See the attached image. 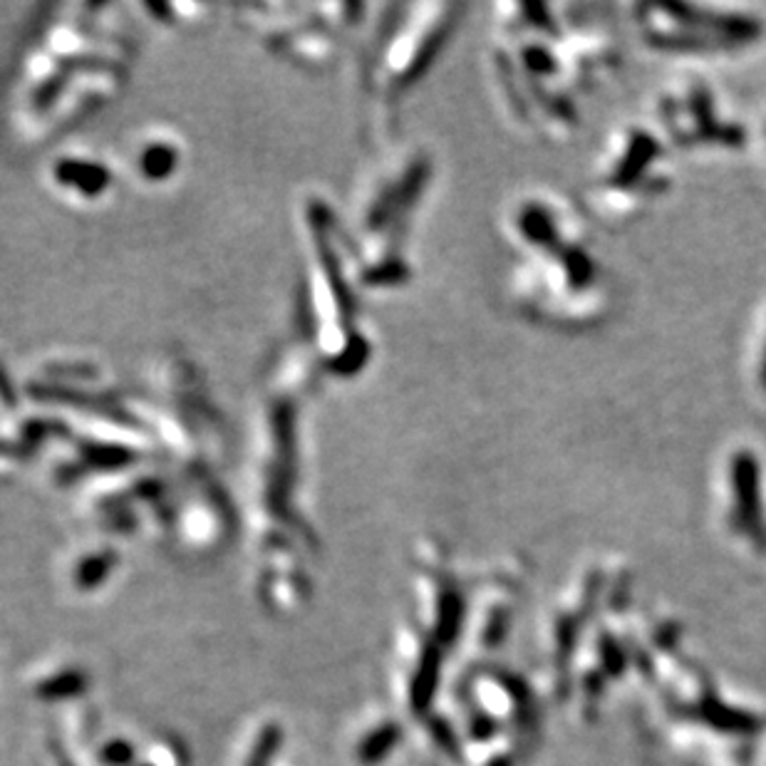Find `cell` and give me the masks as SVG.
Listing matches in <instances>:
<instances>
[{
	"label": "cell",
	"instance_id": "18",
	"mask_svg": "<svg viewBox=\"0 0 766 766\" xmlns=\"http://www.w3.org/2000/svg\"><path fill=\"white\" fill-rule=\"evenodd\" d=\"M279 744H281V729L279 727L265 729L261 742L256 744L254 756H251V762H248V766H269L275 750H279Z\"/></svg>",
	"mask_w": 766,
	"mask_h": 766
},
{
	"label": "cell",
	"instance_id": "3",
	"mask_svg": "<svg viewBox=\"0 0 766 766\" xmlns=\"http://www.w3.org/2000/svg\"><path fill=\"white\" fill-rule=\"evenodd\" d=\"M110 11L65 5L38 25L13 79L11 114L21 120L23 141L42 145L122 92L132 50Z\"/></svg>",
	"mask_w": 766,
	"mask_h": 766
},
{
	"label": "cell",
	"instance_id": "19",
	"mask_svg": "<svg viewBox=\"0 0 766 766\" xmlns=\"http://www.w3.org/2000/svg\"><path fill=\"white\" fill-rule=\"evenodd\" d=\"M102 759L110 764H127L132 759V750L124 742H112L110 746H104Z\"/></svg>",
	"mask_w": 766,
	"mask_h": 766
},
{
	"label": "cell",
	"instance_id": "4",
	"mask_svg": "<svg viewBox=\"0 0 766 766\" xmlns=\"http://www.w3.org/2000/svg\"><path fill=\"white\" fill-rule=\"evenodd\" d=\"M432 182L434 159L424 149H405L365 186L350 248L358 286L397 291L412 281L409 234Z\"/></svg>",
	"mask_w": 766,
	"mask_h": 766
},
{
	"label": "cell",
	"instance_id": "2",
	"mask_svg": "<svg viewBox=\"0 0 766 766\" xmlns=\"http://www.w3.org/2000/svg\"><path fill=\"white\" fill-rule=\"evenodd\" d=\"M591 221L564 196L529 189L504 211L511 248L509 298L533 328L591 333L616 308V281L591 236Z\"/></svg>",
	"mask_w": 766,
	"mask_h": 766
},
{
	"label": "cell",
	"instance_id": "16",
	"mask_svg": "<svg viewBox=\"0 0 766 766\" xmlns=\"http://www.w3.org/2000/svg\"><path fill=\"white\" fill-rule=\"evenodd\" d=\"M397 737H399V729L397 727H385V729H380V732H375L372 737L365 739V744L360 746V759L365 764H375L380 762L382 756H385L390 752V746L397 742Z\"/></svg>",
	"mask_w": 766,
	"mask_h": 766
},
{
	"label": "cell",
	"instance_id": "11",
	"mask_svg": "<svg viewBox=\"0 0 766 766\" xmlns=\"http://www.w3.org/2000/svg\"><path fill=\"white\" fill-rule=\"evenodd\" d=\"M719 479L727 494L729 521L759 539L766 509V454L756 442L734 440L721 449Z\"/></svg>",
	"mask_w": 766,
	"mask_h": 766
},
{
	"label": "cell",
	"instance_id": "8",
	"mask_svg": "<svg viewBox=\"0 0 766 766\" xmlns=\"http://www.w3.org/2000/svg\"><path fill=\"white\" fill-rule=\"evenodd\" d=\"M465 5H397L380 23L365 60V90L378 110L395 112L407 92L434 67L461 25Z\"/></svg>",
	"mask_w": 766,
	"mask_h": 766
},
{
	"label": "cell",
	"instance_id": "17",
	"mask_svg": "<svg viewBox=\"0 0 766 766\" xmlns=\"http://www.w3.org/2000/svg\"><path fill=\"white\" fill-rule=\"evenodd\" d=\"M83 690H85V675L83 672L58 675V677H52V680H48L40 688L42 697H50V700L75 697V694H79Z\"/></svg>",
	"mask_w": 766,
	"mask_h": 766
},
{
	"label": "cell",
	"instance_id": "15",
	"mask_svg": "<svg viewBox=\"0 0 766 766\" xmlns=\"http://www.w3.org/2000/svg\"><path fill=\"white\" fill-rule=\"evenodd\" d=\"M114 566V556L112 554H100V556H90L85 558L83 564H79L77 573H75V583L79 588H95L104 581V576L112 571Z\"/></svg>",
	"mask_w": 766,
	"mask_h": 766
},
{
	"label": "cell",
	"instance_id": "9",
	"mask_svg": "<svg viewBox=\"0 0 766 766\" xmlns=\"http://www.w3.org/2000/svg\"><path fill=\"white\" fill-rule=\"evenodd\" d=\"M653 127L675 157H734L750 147L752 132L737 118L715 85L684 77L667 85L653 107Z\"/></svg>",
	"mask_w": 766,
	"mask_h": 766
},
{
	"label": "cell",
	"instance_id": "6",
	"mask_svg": "<svg viewBox=\"0 0 766 766\" xmlns=\"http://www.w3.org/2000/svg\"><path fill=\"white\" fill-rule=\"evenodd\" d=\"M675 186V151L653 124H622L605 141L581 186L578 207L591 224L628 228L645 219Z\"/></svg>",
	"mask_w": 766,
	"mask_h": 766
},
{
	"label": "cell",
	"instance_id": "20",
	"mask_svg": "<svg viewBox=\"0 0 766 766\" xmlns=\"http://www.w3.org/2000/svg\"><path fill=\"white\" fill-rule=\"evenodd\" d=\"M764 149H766V127H764Z\"/></svg>",
	"mask_w": 766,
	"mask_h": 766
},
{
	"label": "cell",
	"instance_id": "5",
	"mask_svg": "<svg viewBox=\"0 0 766 766\" xmlns=\"http://www.w3.org/2000/svg\"><path fill=\"white\" fill-rule=\"evenodd\" d=\"M306 236L310 320H313V360L341 378L358 375L370 362L372 345L360 328V308L353 288L358 286L345 234L323 199H310L302 209Z\"/></svg>",
	"mask_w": 766,
	"mask_h": 766
},
{
	"label": "cell",
	"instance_id": "1",
	"mask_svg": "<svg viewBox=\"0 0 766 766\" xmlns=\"http://www.w3.org/2000/svg\"><path fill=\"white\" fill-rule=\"evenodd\" d=\"M583 5L509 3L496 8L489 77L506 118L541 141L576 135L585 97L616 75V33Z\"/></svg>",
	"mask_w": 766,
	"mask_h": 766
},
{
	"label": "cell",
	"instance_id": "7",
	"mask_svg": "<svg viewBox=\"0 0 766 766\" xmlns=\"http://www.w3.org/2000/svg\"><path fill=\"white\" fill-rule=\"evenodd\" d=\"M632 30L650 55L670 62H734L766 42V17L727 3H638Z\"/></svg>",
	"mask_w": 766,
	"mask_h": 766
},
{
	"label": "cell",
	"instance_id": "14",
	"mask_svg": "<svg viewBox=\"0 0 766 766\" xmlns=\"http://www.w3.org/2000/svg\"><path fill=\"white\" fill-rule=\"evenodd\" d=\"M746 380L752 395L766 405V306L752 328L750 350H746Z\"/></svg>",
	"mask_w": 766,
	"mask_h": 766
},
{
	"label": "cell",
	"instance_id": "12",
	"mask_svg": "<svg viewBox=\"0 0 766 766\" xmlns=\"http://www.w3.org/2000/svg\"><path fill=\"white\" fill-rule=\"evenodd\" d=\"M50 182L62 196L95 203L112 186V176L102 162H92V157H60V162L50 166Z\"/></svg>",
	"mask_w": 766,
	"mask_h": 766
},
{
	"label": "cell",
	"instance_id": "13",
	"mask_svg": "<svg viewBox=\"0 0 766 766\" xmlns=\"http://www.w3.org/2000/svg\"><path fill=\"white\" fill-rule=\"evenodd\" d=\"M132 164L145 182H164L180 166V149H176L174 139L147 137V141H141V147L135 149Z\"/></svg>",
	"mask_w": 766,
	"mask_h": 766
},
{
	"label": "cell",
	"instance_id": "10",
	"mask_svg": "<svg viewBox=\"0 0 766 766\" xmlns=\"http://www.w3.org/2000/svg\"><path fill=\"white\" fill-rule=\"evenodd\" d=\"M248 11L256 17L251 25L275 52L318 65L335 55L337 35L353 23L358 8L335 5L331 17H323L325 5H265L248 8Z\"/></svg>",
	"mask_w": 766,
	"mask_h": 766
}]
</instances>
